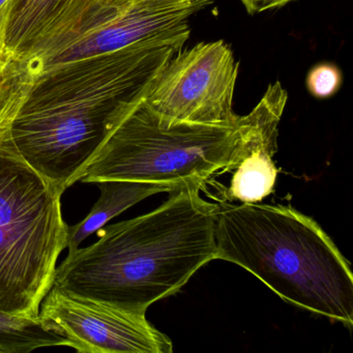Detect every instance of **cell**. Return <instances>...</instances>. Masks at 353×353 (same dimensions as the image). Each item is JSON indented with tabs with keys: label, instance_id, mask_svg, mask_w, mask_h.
Segmentation results:
<instances>
[{
	"label": "cell",
	"instance_id": "5bb4252c",
	"mask_svg": "<svg viewBox=\"0 0 353 353\" xmlns=\"http://www.w3.org/2000/svg\"><path fill=\"white\" fill-rule=\"evenodd\" d=\"M342 81V73L336 65L319 63L307 74V88L315 98L327 99L340 90Z\"/></svg>",
	"mask_w": 353,
	"mask_h": 353
},
{
	"label": "cell",
	"instance_id": "ba28073f",
	"mask_svg": "<svg viewBox=\"0 0 353 353\" xmlns=\"http://www.w3.org/2000/svg\"><path fill=\"white\" fill-rule=\"evenodd\" d=\"M39 318L46 330L85 353H170L172 341L145 315L130 313L52 287Z\"/></svg>",
	"mask_w": 353,
	"mask_h": 353
},
{
	"label": "cell",
	"instance_id": "9a60e30c",
	"mask_svg": "<svg viewBox=\"0 0 353 353\" xmlns=\"http://www.w3.org/2000/svg\"><path fill=\"white\" fill-rule=\"evenodd\" d=\"M241 1L250 15H256V14L283 7L290 3L291 0H241Z\"/></svg>",
	"mask_w": 353,
	"mask_h": 353
},
{
	"label": "cell",
	"instance_id": "7a4b0ae2",
	"mask_svg": "<svg viewBox=\"0 0 353 353\" xmlns=\"http://www.w3.org/2000/svg\"><path fill=\"white\" fill-rule=\"evenodd\" d=\"M216 204L187 185L160 208L103 227L98 241L68 254L52 287L130 313L177 292L216 259Z\"/></svg>",
	"mask_w": 353,
	"mask_h": 353
},
{
	"label": "cell",
	"instance_id": "30bf717a",
	"mask_svg": "<svg viewBox=\"0 0 353 353\" xmlns=\"http://www.w3.org/2000/svg\"><path fill=\"white\" fill-rule=\"evenodd\" d=\"M101 195L85 219L68 227L69 253L79 248L92 233L105 226L109 221L131 206L150 196L158 193H172L181 189L175 185L164 183H148L133 181H104L98 183Z\"/></svg>",
	"mask_w": 353,
	"mask_h": 353
},
{
	"label": "cell",
	"instance_id": "6da1fadb",
	"mask_svg": "<svg viewBox=\"0 0 353 353\" xmlns=\"http://www.w3.org/2000/svg\"><path fill=\"white\" fill-rule=\"evenodd\" d=\"M181 50L165 43L136 44L49 70L37 79L12 127L16 152L65 193Z\"/></svg>",
	"mask_w": 353,
	"mask_h": 353
},
{
	"label": "cell",
	"instance_id": "8fae6325",
	"mask_svg": "<svg viewBox=\"0 0 353 353\" xmlns=\"http://www.w3.org/2000/svg\"><path fill=\"white\" fill-rule=\"evenodd\" d=\"M74 0H13L6 38V54L19 57Z\"/></svg>",
	"mask_w": 353,
	"mask_h": 353
},
{
	"label": "cell",
	"instance_id": "8992f818",
	"mask_svg": "<svg viewBox=\"0 0 353 353\" xmlns=\"http://www.w3.org/2000/svg\"><path fill=\"white\" fill-rule=\"evenodd\" d=\"M212 0H74L22 57L37 79L53 68L136 44L183 48L190 20Z\"/></svg>",
	"mask_w": 353,
	"mask_h": 353
},
{
	"label": "cell",
	"instance_id": "2e32d148",
	"mask_svg": "<svg viewBox=\"0 0 353 353\" xmlns=\"http://www.w3.org/2000/svg\"><path fill=\"white\" fill-rule=\"evenodd\" d=\"M13 0H0V57L6 54V38Z\"/></svg>",
	"mask_w": 353,
	"mask_h": 353
},
{
	"label": "cell",
	"instance_id": "3957f363",
	"mask_svg": "<svg viewBox=\"0 0 353 353\" xmlns=\"http://www.w3.org/2000/svg\"><path fill=\"white\" fill-rule=\"evenodd\" d=\"M216 259L257 276L281 299L352 327L353 274L310 216L268 204L216 205Z\"/></svg>",
	"mask_w": 353,
	"mask_h": 353
},
{
	"label": "cell",
	"instance_id": "7c38bea8",
	"mask_svg": "<svg viewBox=\"0 0 353 353\" xmlns=\"http://www.w3.org/2000/svg\"><path fill=\"white\" fill-rule=\"evenodd\" d=\"M37 75L26 57H0V142L7 139Z\"/></svg>",
	"mask_w": 353,
	"mask_h": 353
},
{
	"label": "cell",
	"instance_id": "52a82bcc",
	"mask_svg": "<svg viewBox=\"0 0 353 353\" xmlns=\"http://www.w3.org/2000/svg\"><path fill=\"white\" fill-rule=\"evenodd\" d=\"M239 63L224 41L179 51L164 65L145 97L157 113L183 123L234 127Z\"/></svg>",
	"mask_w": 353,
	"mask_h": 353
},
{
	"label": "cell",
	"instance_id": "5b68a950",
	"mask_svg": "<svg viewBox=\"0 0 353 353\" xmlns=\"http://www.w3.org/2000/svg\"><path fill=\"white\" fill-rule=\"evenodd\" d=\"M239 137V123L222 127L173 121L144 99L111 132L80 181L201 188L216 173L232 171Z\"/></svg>",
	"mask_w": 353,
	"mask_h": 353
},
{
	"label": "cell",
	"instance_id": "9c48e42d",
	"mask_svg": "<svg viewBox=\"0 0 353 353\" xmlns=\"http://www.w3.org/2000/svg\"><path fill=\"white\" fill-rule=\"evenodd\" d=\"M287 100V90L280 81L274 82L253 110L239 119L241 137L227 192L229 200L256 203L274 190L278 169L272 158L278 152L279 123Z\"/></svg>",
	"mask_w": 353,
	"mask_h": 353
},
{
	"label": "cell",
	"instance_id": "4fadbf2b",
	"mask_svg": "<svg viewBox=\"0 0 353 353\" xmlns=\"http://www.w3.org/2000/svg\"><path fill=\"white\" fill-rule=\"evenodd\" d=\"M68 346L69 341L46 330L38 319L0 312V353H28L44 347Z\"/></svg>",
	"mask_w": 353,
	"mask_h": 353
},
{
	"label": "cell",
	"instance_id": "277c9868",
	"mask_svg": "<svg viewBox=\"0 0 353 353\" xmlns=\"http://www.w3.org/2000/svg\"><path fill=\"white\" fill-rule=\"evenodd\" d=\"M63 194L0 142V312L38 319L68 245Z\"/></svg>",
	"mask_w": 353,
	"mask_h": 353
}]
</instances>
